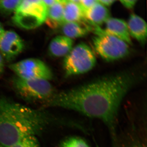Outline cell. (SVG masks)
<instances>
[{
	"mask_svg": "<svg viewBox=\"0 0 147 147\" xmlns=\"http://www.w3.org/2000/svg\"><path fill=\"white\" fill-rule=\"evenodd\" d=\"M25 44L18 34L6 31L0 38V53L4 59L13 60L24 50Z\"/></svg>",
	"mask_w": 147,
	"mask_h": 147,
	"instance_id": "cell-8",
	"label": "cell"
},
{
	"mask_svg": "<svg viewBox=\"0 0 147 147\" xmlns=\"http://www.w3.org/2000/svg\"><path fill=\"white\" fill-rule=\"evenodd\" d=\"M121 3L126 8L130 9L133 8L138 0H119Z\"/></svg>",
	"mask_w": 147,
	"mask_h": 147,
	"instance_id": "cell-20",
	"label": "cell"
},
{
	"mask_svg": "<svg viewBox=\"0 0 147 147\" xmlns=\"http://www.w3.org/2000/svg\"><path fill=\"white\" fill-rule=\"evenodd\" d=\"M141 79V74L134 70L105 75L64 91L56 92L44 105L74 110L100 120L108 127L115 142L121 102Z\"/></svg>",
	"mask_w": 147,
	"mask_h": 147,
	"instance_id": "cell-1",
	"label": "cell"
},
{
	"mask_svg": "<svg viewBox=\"0 0 147 147\" xmlns=\"http://www.w3.org/2000/svg\"><path fill=\"white\" fill-rule=\"evenodd\" d=\"M59 147H90L84 139L79 137H68L62 142Z\"/></svg>",
	"mask_w": 147,
	"mask_h": 147,
	"instance_id": "cell-17",
	"label": "cell"
},
{
	"mask_svg": "<svg viewBox=\"0 0 147 147\" xmlns=\"http://www.w3.org/2000/svg\"><path fill=\"white\" fill-rule=\"evenodd\" d=\"M135 144L131 145L129 147H144V146L143 145L139 144V143H138V144Z\"/></svg>",
	"mask_w": 147,
	"mask_h": 147,
	"instance_id": "cell-25",
	"label": "cell"
},
{
	"mask_svg": "<svg viewBox=\"0 0 147 147\" xmlns=\"http://www.w3.org/2000/svg\"><path fill=\"white\" fill-rule=\"evenodd\" d=\"M22 0H0V11L5 15H8L18 8Z\"/></svg>",
	"mask_w": 147,
	"mask_h": 147,
	"instance_id": "cell-16",
	"label": "cell"
},
{
	"mask_svg": "<svg viewBox=\"0 0 147 147\" xmlns=\"http://www.w3.org/2000/svg\"><path fill=\"white\" fill-rule=\"evenodd\" d=\"M104 31L107 33L117 37L129 45H132L131 37L127 23L123 19L110 17L105 22Z\"/></svg>",
	"mask_w": 147,
	"mask_h": 147,
	"instance_id": "cell-9",
	"label": "cell"
},
{
	"mask_svg": "<svg viewBox=\"0 0 147 147\" xmlns=\"http://www.w3.org/2000/svg\"><path fill=\"white\" fill-rule=\"evenodd\" d=\"M98 2L105 6H109L114 3L117 0H98Z\"/></svg>",
	"mask_w": 147,
	"mask_h": 147,
	"instance_id": "cell-21",
	"label": "cell"
},
{
	"mask_svg": "<svg viewBox=\"0 0 147 147\" xmlns=\"http://www.w3.org/2000/svg\"><path fill=\"white\" fill-rule=\"evenodd\" d=\"M47 8L55 4V3L59 2V0H42Z\"/></svg>",
	"mask_w": 147,
	"mask_h": 147,
	"instance_id": "cell-22",
	"label": "cell"
},
{
	"mask_svg": "<svg viewBox=\"0 0 147 147\" xmlns=\"http://www.w3.org/2000/svg\"><path fill=\"white\" fill-rule=\"evenodd\" d=\"M67 1H69L71 2L75 3L78 4L79 5V3H80V0H67Z\"/></svg>",
	"mask_w": 147,
	"mask_h": 147,
	"instance_id": "cell-26",
	"label": "cell"
},
{
	"mask_svg": "<svg viewBox=\"0 0 147 147\" xmlns=\"http://www.w3.org/2000/svg\"><path fill=\"white\" fill-rule=\"evenodd\" d=\"M62 3L63 5L64 23H86L84 19V10L79 4L68 1Z\"/></svg>",
	"mask_w": 147,
	"mask_h": 147,
	"instance_id": "cell-15",
	"label": "cell"
},
{
	"mask_svg": "<svg viewBox=\"0 0 147 147\" xmlns=\"http://www.w3.org/2000/svg\"><path fill=\"white\" fill-rule=\"evenodd\" d=\"M13 89L24 100L32 102H44L52 98L55 93L49 81L22 79L16 76L12 81Z\"/></svg>",
	"mask_w": 147,
	"mask_h": 147,
	"instance_id": "cell-6",
	"label": "cell"
},
{
	"mask_svg": "<svg viewBox=\"0 0 147 147\" xmlns=\"http://www.w3.org/2000/svg\"><path fill=\"white\" fill-rule=\"evenodd\" d=\"M5 31V30L4 29L1 23L0 22V38H1V36H2L4 32Z\"/></svg>",
	"mask_w": 147,
	"mask_h": 147,
	"instance_id": "cell-24",
	"label": "cell"
},
{
	"mask_svg": "<svg viewBox=\"0 0 147 147\" xmlns=\"http://www.w3.org/2000/svg\"><path fill=\"white\" fill-rule=\"evenodd\" d=\"M110 12L107 7L98 2L84 11V17L87 24L94 27L98 26L110 18Z\"/></svg>",
	"mask_w": 147,
	"mask_h": 147,
	"instance_id": "cell-10",
	"label": "cell"
},
{
	"mask_svg": "<svg viewBox=\"0 0 147 147\" xmlns=\"http://www.w3.org/2000/svg\"><path fill=\"white\" fill-rule=\"evenodd\" d=\"M40 147L36 136H31L22 139L14 144L8 147Z\"/></svg>",
	"mask_w": 147,
	"mask_h": 147,
	"instance_id": "cell-18",
	"label": "cell"
},
{
	"mask_svg": "<svg viewBox=\"0 0 147 147\" xmlns=\"http://www.w3.org/2000/svg\"><path fill=\"white\" fill-rule=\"evenodd\" d=\"M74 40L63 35L55 37L50 41L48 47L50 55L54 57L66 56L73 47Z\"/></svg>",
	"mask_w": 147,
	"mask_h": 147,
	"instance_id": "cell-12",
	"label": "cell"
},
{
	"mask_svg": "<svg viewBox=\"0 0 147 147\" xmlns=\"http://www.w3.org/2000/svg\"><path fill=\"white\" fill-rule=\"evenodd\" d=\"M96 63L94 52L86 43L81 42L73 47L64 57L65 75L68 77L87 73L92 70Z\"/></svg>",
	"mask_w": 147,
	"mask_h": 147,
	"instance_id": "cell-4",
	"label": "cell"
},
{
	"mask_svg": "<svg viewBox=\"0 0 147 147\" xmlns=\"http://www.w3.org/2000/svg\"><path fill=\"white\" fill-rule=\"evenodd\" d=\"M50 122L44 111L0 98V146H9L27 137H36Z\"/></svg>",
	"mask_w": 147,
	"mask_h": 147,
	"instance_id": "cell-2",
	"label": "cell"
},
{
	"mask_svg": "<svg viewBox=\"0 0 147 147\" xmlns=\"http://www.w3.org/2000/svg\"><path fill=\"white\" fill-rule=\"evenodd\" d=\"M95 36L92 38L95 52L107 62L119 60L130 53L129 45L117 37L107 33L100 27H94Z\"/></svg>",
	"mask_w": 147,
	"mask_h": 147,
	"instance_id": "cell-3",
	"label": "cell"
},
{
	"mask_svg": "<svg viewBox=\"0 0 147 147\" xmlns=\"http://www.w3.org/2000/svg\"><path fill=\"white\" fill-rule=\"evenodd\" d=\"M98 2V0H80L79 5L84 11Z\"/></svg>",
	"mask_w": 147,
	"mask_h": 147,
	"instance_id": "cell-19",
	"label": "cell"
},
{
	"mask_svg": "<svg viewBox=\"0 0 147 147\" xmlns=\"http://www.w3.org/2000/svg\"><path fill=\"white\" fill-rule=\"evenodd\" d=\"M9 67L17 77L21 79L49 81L53 79V75L51 69L46 63L39 59H25L11 64Z\"/></svg>",
	"mask_w": 147,
	"mask_h": 147,
	"instance_id": "cell-7",
	"label": "cell"
},
{
	"mask_svg": "<svg viewBox=\"0 0 147 147\" xmlns=\"http://www.w3.org/2000/svg\"><path fill=\"white\" fill-rule=\"evenodd\" d=\"M64 23L63 5L58 2L47 8V17L45 23L53 29L60 28Z\"/></svg>",
	"mask_w": 147,
	"mask_h": 147,
	"instance_id": "cell-14",
	"label": "cell"
},
{
	"mask_svg": "<svg viewBox=\"0 0 147 147\" xmlns=\"http://www.w3.org/2000/svg\"><path fill=\"white\" fill-rule=\"evenodd\" d=\"M4 60L2 55L0 53V75L2 74L4 69Z\"/></svg>",
	"mask_w": 147,
	"mask_h": 147,
	"instance_id": "cell-23",
	"label": "cell"
},
{
	"mask_svg": "<svg viewBox=\"0 0 147 147\" xmlns=\"http://www.w3.org/2000/svg\"><path fill=\"white\" fill-rule=\"evenodd\" d=\"M60 28L63 35L73 40L86 36L92 30L86 23L65 22Z\"/></svg>",
	"mask_w": 147,
	"mask_h": 147,
	"instance_id": "cell-13",
	"label": "cell"
},
{
	"mask_svg": "<svg viewBox=\"0 0 147 147\" xmlns=\"http://www.w3.org/2000/svg\"><path fill=\"white\" fill-rule=\"evenodd\" d=\"M47 12V7L42 0H22L12 21L21 28L32 30L45 23Z\"/></svg>",
	"mask_w": 147,
	"mask_h": 147,
	"instance_id": "cell-5",
	"label": "cell"
},
{
	"mask_svg": "<svg viewBox=\"0 0 147 147\" xmlns=\"http://www.w3.org/2000/svg\"><path fill=\"white\" fill-rule=\"evenodd\" d=\"M127 25L131 37L144 45L146 42L147 24L142 17L135 13H132L129 18Z\"/></svg>",
	"mask_w": 147,
	"mask_h": 147,
	"instance_id": "cell-11",
	"label": "cell"
}]
</instances>
